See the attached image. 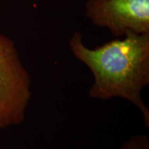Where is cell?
<instances>
[{
	"label": "cell",
	"mask_w": 149,
	"mask_h": 149,
	"mask_svg": "<svg viewBox=\"0 0 149 149\" xmlns=\"http://www.w3.org/2000/svg\"><path fill=\"white\" fill-rule=\"evenodd\" d=\"M120 149H149V140L146 135L133 136L122 145Z\"/></svg>",
	"instance_id": "obj_4"
},
{
	"label": "cell",
	"mask_w": 149,
	"mask_h": 149,
	"mask_svg": "<svg viewBox=\"0 0 149 149\" xmlns=\"http://www.w3.org/2000/svg\"><path fill=\"white\" fill-rule=\"evenodd\" d=\"M31 81L14 42L0 34V129L23 122L32 96Z\"/></svg>",
	"instance_id": "obj_2"
},
{
	"label": "cell",
	"mask_w": 149,
	"mask_h": 149,
	"mask_svg": "<svg viewBox=\"0 0 149 149\" xmlns=\"http://www.w3.org/2000/svg\"><path fill=\"white\" fill-rule=\"evenodd\" d=\"M85 15L113 36L126 33H149V0H87Z\"/></svg>",
	"instance_id": "obj_3"
},
{
	"label": "cell",
	"mask_w": 149,
	"mask_h": 149,
	"mask_svg": "<svg viewBox=\"0 0 149 149\" xmlns=\"http://www.w3.org/2000/svg\"><path fill=\"white\" fill-rule=\"evenodd\" d=\"M124 37L91 49L84 44L82 34L75 31L69 48L94 76L88 91L90 97H121L131 102L149 127V109L141 98V91L149 84V33L129 31Z\"/></svg>",
	"instance_id": "obj_1"
}]
</instances>
